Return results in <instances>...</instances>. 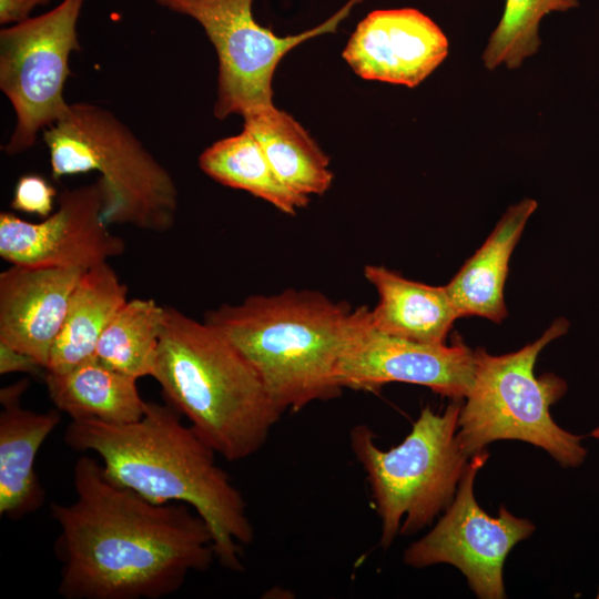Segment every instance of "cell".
<instances>
[{"label":"cell","instance_id":"cell-1","mask_svg":"<svg viewBox=\"0 0 599 599\" xmlns=\"http://www.w3.org/2000/svg\"><path fill=\"white\" fill-rule=\"evenodd\" d=\"M72 480L74 501L50 505L60 527L61 597L160 599L216 559L211 530L191 506L150 501L88 455L77 459Z\"/></svg>","mask_w":599,"mask_h":599},{"label":"cell","instance_id":"cell-22","mask_svg":"<svg viewBox=\"0 0 599 599\" xmlns=\"http://www.w3.org/2000/svg\"><path fill=\"white\" fill-rule=\"evenodd\" d=\"M165 306L152 298L128 300L102 333L94 357L136 379L152 376Z\"/></svg>","mask_w":599,"mask_h":599},{"label":"cell","instance_id":"cell-11","mask_svg":"<svg viewBox=\"0 0 599 599\" xmlns=\"http://www.w3.org/2000/svg\"><path fill=\"white\" fill-rule=\"evenodd\" d=\"M104 194L95 182L62 191L58 210L38 223L0 214V256L16 265L87 271L121 256L125 242L103 219Z\"/></svg>","mask_w":599,"mask_h":599},{"label":"cell","instance_id":"cell-13","mask_svg":"<svg viewBox=\"0 0 599 599\" xmlns=\"http://www.w3.org/2000/svg\"><path fill=\"white\" fill-rule=\"evenodd\" d=\"M447 37L415 8L369 12L358 22L343 58L366 80L415 88L446 59Z\"/></svg>","mask_w":599,"mask_h":599},{"label":"cell","instance_id":"cell-19","mask_svg":"<svg viewBox=\"0 0 599 599\" xmlns=\"http://www.w3.org/2000/svg\"><path fill=\"white\" fill-rule=\"evenodd\" d=\"M136 378L115 370L94 356L63 372H44L48 395L57 409L71 419L110 424L139 420L145 413Z\"/></svg>","mask_w":599,"mask_h":599},{"label":"cell","instance_id":"cell-20","mask_svg":"<svg viewBox=\"0 0 599 599\" xmlns=\"http://www.w3.org/2000/svg\"><path fill=\"white\" fill-rule=\"evenodd\" d=\"M243 129L258 141L290 189L309 197L331 187L334 175L328 156L291 114L274 104L266 105L244 114Z\"/></svg>","mask_w":599,"mask_h":599},{"label":"cell","instance_id":"cell-28","mask_svg":"<svg viewBox=\"0 0 599 599\" xmlns=\"http://www.w3.org/2000/svg\"><path fill=\"white\" fill-rule=\"evenodd\" d=\"M596 598H597V599H599V590H598V592H597V596H596Z\"/></svg>","mask_w":599,"mask_h":599},{"label":"cell","instance_id":"cell-25","mask_svg":"<svg viewBox=\"0 0 599 599\" xmlns=\"http://www.w3.org/2000/svg\"><path fill=\"white\" fill-rule=\"evenodd\" d=\"M42 369L44 368L32 356L0 343V374L27 373L37 375Z\"/></svg>","mask_w":599,"mask_h":599},{"label":"cell","instance_id":"cell-4","mask_svg":"<svg viewBox=\"0 0 599 599\" xmlns=\"http://www.w3.org/2000/svg\"><path fill=\"white\" fill-rule=\"evenodd\" d=\"M152 377L166 403L232 463L256 454L283 414L253 366L217 328L172 306H165Z\"/></svg>","mask_w":599,"mask_h":599},{"label":"cell","instance_id":"cell-3","mask_svg":"<svg viewBox=\"0 0 599 599\" xmlns=\"http://www.w3.org/2000/svg\"><path fill=\"white\" fill-rule=\"evenodd\" d=\"M369 312L316 291L286 290L223 304L209 311L204 322L240 351L284 413L342 395L336 369L348 344L368 324Z\"/></svg>","mask_w":599,"mask_h":599},{"label":"cell","instance_id":"cell-5","mask_svg":"<svg viewBox=\"0 0 599 599\" xmlns=\"http://www.w3.org/2000/svg\"><path fill=\"white\" fill-rule=\"evenodd\" d=\"M52 176L97 171L103 187V219L143 231L173 229L179 192L170 172L113 112L77 102L43 130Z\"/></svg>","mask_w":599,"mask_h":599},{"label":"cell","instance_id":"cell-15","mask_svg":"<svg viewBox=\"0 0 599 599\" xmlns=\"http://www.w3.org/2000/svg\"><path fill=\"white\" fill-rule=\"evenodd\" d=\"M22 378L0 389V515L20 519L44 502V490L34 469L37 454L61 423L59 409L37 413L21 398L29 387Z\"/></svg>","mask_w":599,"mask_h":599},{"label":"cell","instance_id":"cell-27","mask_svg":"<svg viewBox=\"0 0 599 599\" xmlns=\"http://www.w3.org/2000/svg\"><path fill=\"white\" fill-rule=\"evenodd\" d=\"M591 436L595 438H599V426L591 432Z\"/></svg>","mask_w":599,"mask_h":599},{"label":"cell","instance_id":"cell-14","mask_svg":"<svg viewBox=\"0 0 599 599\" xmlns=\"http://www.w3.org/2000/svg\"><path fill=\"white\" fill-rule=\"evenodd\" d=\"M83 273L16 264L1 272L0 343L32 356L45 369Z\"/></svg>","mask_w":599,"mask_h":599},{"label":"cell","instance_id":"cell-23","mask_svg":"<svg viewBox=\"0 0 599 599\" xmlns=\"http://www.w3.org/2000/svg\"><path fill=\"white\" fill-rule=\"evenodd\" d=\"M578 7V0H506L502 16L483 53L488 70L500 64L519 68L541 45L538 28L541 19L556 11Z\"/></svg>","mask_w":599,"mask_h":599},{"label":"cell","instance_id":"cell-7","mask_svg":"<svg viewBox=\"0 0 599 599\" xmlns=\"http://www.w3.org/2000/svg\"><path fill=\"white\" fill-rule=\"evenodd\" d=\"M460 407L458 400L439 413L423 407L410 433L387 450L377 446L368 426L351 429L349 445L366 474L384 549L397 535L432 524L453 501L470 458L456 436Z\"/></svg>","mask_w":599,"mask_h":599},{"label":"cell","instance_id":"cell-10","mask_svg":"<svg viewBox=\"0 0 599 599\" xmlns=\"http://www.w3.org/2000/svg\"><path fill=\"white\" fill-rule=\"evenodd\" d=\"M487 459L486 450L470 457L453 501L434 528L405 549L403 560L416 569L449 564L478 598L502 599L505 560L515 545L532 535L535 525L504 506L491 517L478 505L474 483Z\"/></svg>","mask_w":599,"mask_h":599},{"label":"cell","instance_id":"cell-24","mask_svg":"<svg viewBox=\"0 0 599 599\" xmlns=\"http://www.w3.org/2000/svg\"><path fill=\"white\" fill-rule=\"evenodd\" d=\"M57 190L41 175H22L14 187L11 207L28 214H35L43 219L53 210Z\"/></svg>","mask_w":599,"mask_h":599},{"label":"cell","instance_id":"cell-12","mask_svg":"<svg viewBox=\"0 0 599 599\" xmlns=\"http://www.w3.org/2000/svg\"><path fill=\"white\" fill-rule=\"evenodd\" d=\"M475 353L457 337L453 345L423 344L377 332L368 323L344 351L336 369L344 388L374 392L407 383L459 400L473 384Z\"/></svg>","mask_w":599,"mask_h":599},{"label":"cell","instance_id":"cell-17","mask_svg":"<svg viewBox=\"0 0 599 599\" xmlns=\"http://www.w3.org/2000/svg\"><path fill=\"white\" fill-rule=\"evenodd\" d=\"M536 209L532 199L511 205L484 244L445 286L459 317L480 316L495 323L506 318L504 287L509 258Z\"/></svg>","mask_w":599,"mask_h":599},{"label":"cell","instance_id":"cell-9","mask_svg":"<svg viewBox=\"0 0 599 599\" xmlns=\"http://www.w3.org/2000/svg\"><path fill=\"white\" fill-rule=\"evenodd\" d=\"M85 0H62L50 11L0 30V89L16 124L2 150L17 155L38 133L60 120L70 104L63 89L72 74L71 52L81 49L77 31Z\"/></svg>","mask_w":599,"mask_h":599},{"label":"cell","instance_id":"cell-8","mask_svg":"<svg viewBox=\"0 0 599 599\" xmlns=\"http://www.w3.org/2000/svg\"><path fill=\"white\" fill-rule=\"evenodd\" d=\"M156 4L194 19L217 55V93L213 113L224 120L273 103V77L283 57L306 40L335 32L363 0H348L317 27L280 37L254 19L253 0H154Z\"/></svg>","mask_w":599,"mask_h":599},{"label":"cell","instance_id":"cell-26","mask_svg":"<svg viewBox=\"0 0 599 599\" xmlns=\"http://www.w3.org/2000/svg\"><path fill=\"white\" fill-rule=\"evenodd\" d=\"M51 0H0V23H20L30 18L31 11Z\"/></svg>","mask_w":599,"mask_h":599},{"label":"cell","instance_id":"cell-6","mask_svg":"<svg viewBox=\"0 0 599 599\" xmlns=\"http://www.w3.org/2000/svg\"><path fill=\"white\" fill-rule=\"evenodd\" d=\"M559 317L534 343L517 352L475 353L473 384L461 405L457 440L471 457L495 440L518 439L545 449L564 468L580 466L587 456L582 436L559 427L550 406L567 392V383L552 373L536 377L534 367L546 345L568 332Z\"/></svg>","mask_w":599,"mask_h":599},{"label":"cell","instance_id":"cell-21","mask_svg":"<svg viewBox=\"0 0 599 599\" xmlns=\"http://www.w3.org/2000/svg\"><path fill=\"white\" fill-rule=\"evenodd\" d=\"M199 166L214 181L246 191L285 214L294 215L309 202L281 181L258 141L244 129L207 146L199 156Z\"/></svg>","mask_w":599,"mask_h":599},{"label":"cell","instance_id":"cell-18","mask_svg":"<svg viewBox=\"0 0 599 599\" xmlns=\"http://www.w3.org/2000/svg\"><path fill=\"white\" fill-rule=\"evenodd\" d=\"M128 301V287L108 262L82 274L51 349L45 372L63 373L94 356L98 342Z\"/></svg>","mask_w":599,"mask_h":599},{"label":"cell","instance_id":"cell-16","mask_svg":"<svg viewBox=\"0 0 599 599\" xmlns=\"http://www.w3.org/2000/svg\"><path fill=\"white\" fill-rule=\"evenodd\" d=\"M364 275L378 294L369 312L373 329L423 344H446L459 314L445 286L415 282L380 265H366Z\"/></svg>","mask_w":599,"mask_h":599},{"label":"cell","instance_id":"cell-2","mask_svg":"<svg viewBox=\"0 0 599 599\" xmlns=\"http://www.w3.org/2000/svg\"><path fill=\"white\" fill-rule=\"evenodd\" d=\"M167 403H149L136 422L71 419L64 443L95 453L106 474L150 501L184 502L205 521L216 560L242 571L241 550L254 528L241 491L215 461V450Z\"/></svg>","mask_w":599,"mask_h":599}]
</instances>
